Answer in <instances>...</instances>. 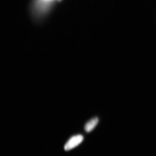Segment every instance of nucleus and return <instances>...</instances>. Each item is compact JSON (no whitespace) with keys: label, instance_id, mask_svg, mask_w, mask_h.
Masks as SVG:
<instances>
[{"label":"nucleus","instance_id":"nucleus-1","mask_svg":"<svg viewBox=\"0 0 156 156\" xmlns=\"http://www.w3.org/2000/svg\"><path fill=\"white\" fill-rule=\"evenodd\" d=\"M83 139V136L81 135L73 136L66 144L64 146V149L66 151H68L73 149L81 143Z\"/></svg>","mask_w":156,"mask_h":156},{"label":"nucleus","instance_id":"nucleus-2","mask_svg":"<svg viewBox=\"0 0 156 156\" xmlns=\"http://www.w3.org/2000/svg\"><path fill=\"white\" fill-rule=\"evenodd\" d=\"M99 120L98 118L92 119L86 124L85 127V131L87 132H90L94 129L98 123Z\"/></svg>","mask_w":156,"mask_h":156}]
</instances>
